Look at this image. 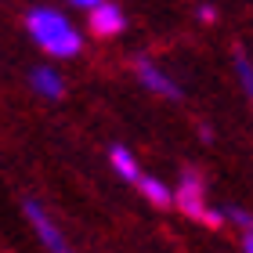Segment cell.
<instances>
[{
	"label": "cell",
	"instance_id": "7",
	"mask_svg": "<svg viewBox=\"0 0 253 253\" xmlns=\"http://www.w3.org/2000/svg\"><path fill=\"white\" fill-rule=\"evenodd\" d=\"M109 163H112V170H116V177L130 181V185L141 181V167H137V159H134V152L126 145H112L109 148Z\"/></svg>",
	"mask_w": 253,
	"mask_h": 253
},
{
	"label": "cell",
	"instance_id": "8",
	"mask_svg": "<svg viewBox=\"0 0 253 253\" xmlns=\"http://www.w3.org/2000/svg\"><path fill=\"white\" fill-rule=\"evenodd\" d=\"M137 188H141L145 203H152L156 210H167V206H174V188H170L167 181H159V177H152V174H141Z\"/></svg>",
	"mask_w": 253,
	"mask_h": 253
},
{
	"label": "cell",
	"instance_id": "3",
	"mask_svg": "<svg viewBox=\"0 0 253 253\" xmlns=\"http://www.w3.org/2000/svg\"><path fill=\"white\" fill-rule=\"evenodd\" d=\"M22 210H26V221L33 224V232H37V239L43 243L47 253H73L69 243H65V235H62V228L51 221V213L43 210L37 199H26V203H22Z\"/></svg>",
	"mask_w": 253,
	"mask_h": 253
},
{
	"label": "cell",
	"instance_id": "2",
	"mask_svg": "<svg viewBox=\"0 0 253 253\" xmlns=\"http://www.w3.org/2000/svg\"><path fill=\"white\" fill-rule=\"evenodd\" d=\"M174 206H177L185 217H192V221H199V224H206V228H224V224H228V213L213 210V206L206 203L203 174H199V170H192V167L181 170V181H177V188H174Z\"/></svg>",
	"mask_w": 253,
	"mask_h": 253
},
{
	"label": "cell",
	"instance_id": "11",
	"mask_svg": "<svg viewBox=\"0 0 253 253\" xmlns=\"http://www.w3.org/2000/svg\"><path fill=\"white\" fill-rule=\"evenodd\" d=\"M195 15H199L203 26H213V22H217V7H213V4H199V11H195Z\"/></svg>",
	"mask_w": 253,
	"mask_h": 253
},
{
	"label": "cell",
	"instance_id": "10",
	"mask_svg": "<svg viewBox=\"0 0 253 253\" xmlns=\"http://www.w3.org/2000/svg\"><path fill=\"white\" fill-rule=\"evenodd\" d=\"M235 76H239V84H243V90L250 94V101H253V62H250V54L243 47L235 51Z\"/></svg>",
	"mask_w": 253,
	"mask_h": 253
},
{
	"label": "cell",
	"instance_id": "13",
	"mask_svg": "<svg viewBox=\"0 0 253 253\" xmlns=\"http://www.w3.org/2000/svg\"><path fill=\"white\" fill-rule=\"evenodd\" d=\"M199 141H203V145H210V141H213V130H210L206 123H199Z\"/></svg>",
	"mask_w": 253,
	"mask_h": 253
},
{
	"label": "cell",
	"instance_id": "5",
	"mask_svg": "<svg viewBox=\"0 0 253 253\" xmlns=\"http://www.w3.org/2000/svg\"><path fill=\"white\" fill-rule=\"evenodd\" d=\"M87 26H90V33H94V37L112 40V37H120V33L126 29V15H123L120 4H112V0H101L98 7L87 11Z\"/></svg>",
	"mask_w": 253,
	"mask_h": 253
},
{
	"label": "cell",
	"instance_id": "9",
	"mask_svg": "<svg viewBox=\"0 0 253 253\" xmlns=\"http://www.w3.org/2000/svg\"><path fill=\"white\" fill-rule=\"evenodd\" d=\"M228 221L243 232V253H253V217L239 206H228Z\"/></svg>",
	"mask_w": 253,
	"mask_h": 253
},
{
	"label": "cell",
	"instance_id": "6",
	"mask_svg": "<svg viewBox=\"0 0 253 253\" xmlns=\"http://www.w3.org/2000/svg\"><path fill=\"white\" fill-rule=\"evenodd\" d=\"M29 87L37 90L40 98H47V101H58L65 94V80H62V73L54 65H37L29 73Z\"/></svg>",
	"mask_w": 253,
	"mask_h": 253
},
{
	"label": "cell",
	"instance_id": "12",
	"mask_svg": "<svg viewBox=\"0 0 253 253\" xmlns=\"http://www.w3.org/2000/svg\"><path fill=\"white\" fill-rule=\"evenodd\" d=\"M69 4H73V7H80V11H90V7H98L101 0H69Z\"/></svg>",
	"mask_w": 253,
	"mask_h": 253
},
{
	"label": "cell",
	"instance_id": "1",
	"mask_svg": "<svg viewBox=\"0 0 253 253\" xmlns=\"http://www.w3.org/2000/svg\"><path fill=\"white\" fill-rule=\"evenodd\" d=\"M26 33L47 58H76L84 51V37L54 7H29L26 11Z\"/></svg>",
	"mask_w": 253,
	"mask_h": 253
},
{
	"label": "cell",
	"instance_id": "4",
	"mask_svg": "<svg viewBox=\"0 0 253 253\" xmlns=\"http://www.w3.org/2000/svg\"><path fill=\"white\" fill-rule=\"evenodd\" d=\"M134 76H137V84H141L145 90H152L156 98H167V101H181V98H185V94H181V87L163 73V65H156L148 54L134 58Z\"/></svg>",
	"mask_w": 253,
	"mask_h": 253
}]
</instances>
